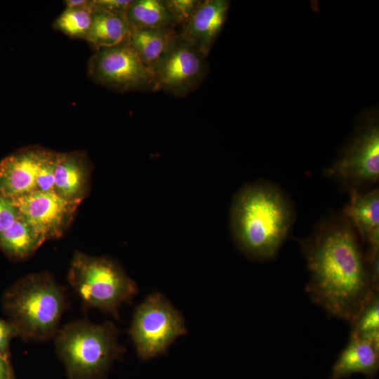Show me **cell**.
Returning <instances> with one entry per match:
<instances>
[{
    "instance_id": "cell-1",
    "label": "cell",
    "mask_w": 379,
    "mask_h": 379,
    "mask_svg": "<svg viewBox=\"0 0 379 379\" xmlns=\"http://www.w3.org/2000/svg\"><path fill=\"white\" fill-rule=\"evenodd\" d=\"M360 239L342 214L320 223L300 243L305 257L311 300L332 317L352 323L378 294Z\"/></svg>"
},
{
    "instance_id": "cell-2",
    "label": "cell",
    "mask_w": 379,
    "mask_h": 379,
    "mask_svg": "<svg viewBox=\"0 0 379 379\" xmlns=\"http://www.w3.org/2000/svg\"><path fill=\"white\" fill-rule=\"evenodd\" d=\"M295 220V211L286 194L277 185L256 180L234 194L230 226L239 251L255 260L273 258L286 241Z\"/></svg>"
},
{
    "instance_id": "cell-3",
    "label": "cell",
    "mask_w": 379,
    "mask_h": 379,
    "mask_svg": "<svg viewBox=\"0 0 379 379\" xmlns=\"http://www.w3.org/2000/svg\"><path fill=\"white\" fill-rule=\"evenodd\" d=\"M56 342L71 379H93L102 375L119 353L116 331L110 323L69 324Z\"/></svg>"
},
{
    "instance_id": "cell-4",
    "label": "cell",
    "mask_w": 379,
    "mask_h": 379,
    "mask_svg": "<svg viewBox=\"0 0 379 379\" xmlns=\"http://www.w3.org/2000/svg\"><path fill=\"white\" fill-rule=\"evenodd\" d=\"M64 303L60 286L49 274L41 273L30 274L16 285L8 307L25 336L42 339L55 332Z\"/></svg>"
},
{
    "instance_id": "cell-5",
    "label": "cell",
    "mask_w": 379,
    "mask_h": 379,
    "mask_svg": "<svg viewBox=\"0 0 379 379\" xmlns=\"http://www.w3.org/2000/svg\"><path fill=\"white\" fill-rule=\"evenodd\" d=\"M69 281L87 305L114 314L137 293L135 282L116 262L80 252L73 256Z\"/></svg>"
},
{
    "instance_id": "cell-6",
    "label": "cell",
    "mask_w": 379,
    "mask_h": 379,
    "mask_svg": "<svg viewBox=\"0 0 379 379\" xmlns=\"http://www.w3.org/2000/svg\"><path fill=\"white\" fill-rule=\"evenodd\" d=\"M185 331L178 311L163 295L154 293L136 308L130 332L138 355L147 360L164 353Z\"/></svg>"
},
{
    "instance_id": "cell-7",
    "label": "cell",
    "mask_w": 379,
    "mask_h": 379,
    "mask_svg": "<svg viewBox=\"0 0 379 379\" xmlns=\"http://www.w3.org/2000/svg\"><path fill=\"white\" fill-rule=\"evenodd\" d=\"M88 69L95 82L121 93L159 91L154 71L141 61L126 41L96 51L89 60Z\"/></svg>"
},
{
    "instance_id": "cell-8",
    "label": "cell",
    "mask_w": 379,
    "mask_h": 379,
    "mask_svg": "<svg viewBox=\"0 0 379 379\" xmlns=\"http://www.w3.org/2000/svg\"><path fill=\"white\" fill-rule=\"evenodd\" d=\"M206 58L178 34L154 69L159 91L178 98L194 91L206 77Z\"/></svg>"
},
{
    "instance_id": "cell-9",
    "label": "cell",
    "mask_w": 379,
    "mask_h": 379,
    "mask_svg": "<svg viewBox=\"0 0 379 379\" xmlns=\"http://www.w3.org/2000/svg\"><path fill=\"white\" fill-rule=\"evenodd\" d=\"M19 215L44 239L60 237L69 226L79 203L67 201L53 191H34L13 199Z\"/></svg>"
},
{
    "instance_id": "cell-10",
    "label": "cell",
    "mask_w": 379,
    "mask_h": 379,
    "mask_svg": "<svg viewBox=\"0 0 379 379\" xmlns=\"http://www.w3.org/2000/svg\"><path fill=\"white\" fill-rule=\"evenodd\" d=\"M350 189L375 182L379 177V131L376 126L366 130L350 145L343 156L326 171Z\"/></svg>"
},
{
    "instance_id": "cell-11",
    "label": "cell",
    "mask_w": 379,
    "mask_h": 379,
    "mask_svg": "<svg viewBox=\"0 0 379 379\" xmlns=\"http://www.w3.org/2000/svg\"><path fill=\"white\" fill-rule=\"evenodd\" d=\"M228 9L229 3L225 0L201 1L182 27L180 36L206 58L225 24Z\"/></svg>"
},
{
    "instance_id": "cell-12",
    "label": "cell",
    "mask_w": 379,
    "mask_h": 379,
    "mask_svg": "<svg viewBox=\"0 0 379 379\" xmlns=\"http://www.w3.org/2000/svg\"><path fill=\"white\" fill-rule=\"evenodd\" d=\"M348 204L342 214L350 221L361 241L368 245L366 253L369 260L379 252V192L374 190L361 193L351 189Z\"/></svg>"
},
{
    "instance_id": "cell-13",
    "label": "cell",
    "mask_w": 379,
    "mask_h": 379,
    "mask_svg": "<svg viewBox=\"0 0 379 379\" xmlns=\"http://www.w3.org/2000/svg\"><path fill=\"white\" fill-rule=\"evenodd\" d=\"M41 147L20 149L0 162V193L15 199L37 190L36 166Z\"/></svg>"
},
{
    "instance_id": "cell-14",
    "label": "cell",
    "mask_w": 379,
    "mask_h": 379,
    "mask_svg": "<svg viewBox=\"0 0 379 379\" xmlns=\"http://www.w3.org/2000/svg\"><path fill=\"white\" fill-rule=\"evenodd\" d=\"M91 171L90 161L83 152L60 153L53 192L67 201L81 204L89 190Z\"/></svg>"
},
{
    "instance_id": "cell-15",
    "label": "cell",
    "mask_w": 379,
    "mask_h": 379,
    "mask_svg": "<svg viewBox=\"0 0 379 379\" xmlns=\"http://www.w3.org/2000/svg\"><path fill=\"white\" fill-rule=\"evenodd\" d=\"M379 368V347L357 337L350 340L334 364L331 379H343L354 373L374 376Z\"/></svg>"
},
{
    "instance_id": "cell-16",
    "label": "cell",
    "mask_w": 379,
    "mask_h": 379,
    "mask_svg": "<svg viewBox=\"0 0 379 379\" xmlns=\"http://www.w3.org/2000/svg\"><path fill=\"white\" fill-rule=\"evenodd\" d=\"M175 28L131 29L126 42L141 61L154 71L178 36Z\"/></svg>"
},
{
    "instance_id": "cell-17",
    "label": "cell",
    "mask_w": 379,
    "mask_h": 379,
    "mask_svg": "<svg viewBox=\"0 0 379 379\" xmlns=\"http://www.w3.org/2000/svg\"><path fill=\"white\" fill-rule=\"evenodd\" d=\"M93 7L91 25L84 39L96 51L126 41L131 31L126 18L93 5Z\"/></svg>"
},
{
    "instance_id": "cell-18",
    "label": "cell",
    "mask_w": 379,
    "mask_h": 379,
    "mask_svg": "<svg viewBox=\"0 0 379 379\" xmlns=\"http://www.w3.org/2000/svg\"><path fill=\"white\" fill-rule=\"evenodd\" d=\"M131 29L175 28L165 0H133L126 13Z\"/></svg>"
},
{
    "instance_id": "cell-19",
    "label": "cell",
    "mask_w": 379,
    "mask_h": 379,
    "mask_svg": "<svg viewBox=\"0 0 379 379\" xmlns=\"http://www.w3.org/2000/svg\"><path fill=\"white\" fill-rule=\"evenodd\" d=\"M44 241V238L21 217L0 234V248L7 254L18 258L30 255Z\"/></svg>"
},
{
    "instance_id": "cell-20",
    "label": "cell",
    "mask_w": 379,
    "mask_h": 379,
    "mask_svg": "<svg viewBox=\"0 0 379 379\" xmlns=\"http://www.w3.org/2000/svg\"><path fill=\"white\" fill-rule=\"evenodd\" d=\"M93 7L66 8L56 18L53 27L74 39H84L90 29Z\"/></svg>"
},
{
    "instance_id": "cell-21",
    "label": "cell",
    "mask_w": 379,
    "mask_h": 379,
    "mask_svg": "<svg viewBox=\"0 0 379 379\" xmlns=\"http://www.w3.org/2000/svg\"><path fill=\"white\" fill-rule=\"evenodd\" d=\"M351 336L365 340L379 347V298L375 295L352 323Z\"/></svg>"
},
{
    "instance_id": "cell-22",
    "label": "cell",
    "mask_w": 379,
    "mask_h": 379,
    "mask_svg": "<svg viewBox=\"0 0 379 379\" xmlns=\"http://www.w3.org/2000/svg\"><path fill=\"white\" fill-rule=\"evenodd\" d=\"M60 152L40 148L37 166L36 183L37 190L53 191L55 174Z\"/></svg>"
},
{
    "instance_id": "cell-23",
    "label": "cell",
    "mask_w": 379,
    "mask_h": 379,
    "mask_svg": "<svg viewBox=\"0 0 379 379\" xmlns=\"http://www.w3.org/2000/svg\"><path fill=\"white\" fill-rule=\"evenodd\" d=\"M201 1L200 0H165L175 25H179L182 27L191 19Z\"/></svg>"
},
{
    "instance_id": "cell-24",
    "label": "cell",
    "mask_w": 379,
    "mask_h": 379,
    "mask_svg": "<svg viewBox=\"0 0 379 379\" xmlns=\"http://www.w3.org/2000/svg\"><path fill=\"white\" fill-rule=\"evenodd\" d=\"M19 217L14 201L0 193V234Z\"/></svg>"
},
{
    "instance_id": "cell-25",
    "label": "cell",
    "mask_w": 379,
    "mask_h": 379,
    "mask_svg": "<svg viewBox=\"0 0 379 379\" xmlns=\"http://www.w3.org/2000/svg\"><path fill=\"white\" fill-rule=\"evenodd\" d=\"M133 0H93L95 7L124 16Z\"/></svg>"
},
{
    "instance_id": "cell-26",
    "label": "cell",
    "mask_w": 379,
    "mask_h": 379,
    "mask_svg": "<svg viewBox=\"0 0 379 379\" xmlns=\"http://www.w3.org/2000/svg\"><path fill=\"white\" fill-rule=\"evenodd\" d=\"M12 329L10 326L0 320V352L5 354L8 349V345Z\"/></svg>"
},
{
    "instance_id": "cell-27",
    "label": "cell",
    "mask_w": 379,
    "mask_h": 379,
    "mask_svg": "<svg viewBox=\"0 0 379 379\" xmlns=\"http://www.w3.org/2000/svg\"><path fill=\"white\" fill-rule=\"evenodd\" d=\"M11 373L4 354L0 352V379H9Z\"/></svg>"
},
{
    "instance_id": "cell-28",
    "label": "cell",
    "mask_w": 379,
    "mask_h": 379,
    "mask_svg": "<svg viewBox=\"0 0 379 379\" xmlns=\"http://www.w3.org/2000/svg\"><path fill=\"white\" fill-rule=\"evenodd\" d=\"M92 0H65L64 4L66 8H81L89 6Z\"/></svg>"
},
{
    "instance_id": "cell-29",
    "label": "cell",
    "mask_w": 379,
    "mask_h": 379,
    "mask_svg": "<svg viewBox=\"0 0 379 379\" xmlns=\"http://www.w3.org/2000/svg\"><path fill=\"white\" fill-rule=\"evenodd\" d=\"M9 379H13L12 375H11L10 378Z\"/></svg>"
}]
</instances>
